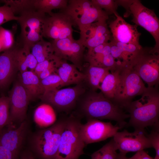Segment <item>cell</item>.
Returning a JSON list of instances; mask_svg holds the SVG:
<instances>
[{
    "mask_svg": "<svg viewBox=\"0 0 159 159\" xmlns=\"http://www.w3.org/2000/svg\"><path fill=\"white\" fill-rule=\"evenodd\" d=\"M21 46L19 47L16 54L18 70L21 73L28 71L29 68L34 72L38 63L37 61L31 53L30 49Z\"/></svg>",
    "mask_w": 159,
    "mask_h": 159,
    "instance_id": "484cf974",
    "label": "cell"
},
{
    "mask_svg": "<svg viewBox=\"0 0 159 159\" xmlns=\"http://www.w3.org/2000/svg\"><path fill=\"white\" fill-rule=\"evenodd\" d=\"M120 153L127 154L152 148L144 130H135L130 132L126 130L117 132L113 137Z\"/></svg>",
    "mask_w": 159,
    "mask_h": 159,
    "instance_id": "2e32d148",
    "label": "cell"
},
{
    "mask_svg": "<svg viewBox=\"0 0 159 159\" xmlns=\"http://www.w3.org/2000/svg\"><path fill=\"white\" fill-rule=\"evenodd\" d=\"M40 81L45 92L58 89L62 87V83L61 80L57 73L52 74L45 78L40 80Z\"/></svg>",
    "mask_w": 159,
    "mask_h": 159,
    "instance_id": "d6a6232c",
    "label": "cell"
},
{
    "mask_svg": "<svg viewBox=\"0 0 159 159\" xmlns=\"http://www.w3.org/2000/svg\"><path fill=\"white\" fill-rule=\"evenodd\" d=\"M139 99L132 101L126 110L130 119L126 126L144 130L151 126L159 127L158 86L146 87Z\"/></svg>",
    "mask_w": 159,
    "mask_h": 159,
    "instance_id": "6da1fadb",
    "label": "cell"
},
{
    "mask_svg": "<svg viewBox=\"0 0 159 159\" xmlns=\"http://www.w3.org/2000/svg\"><path fill=\"white\" fill-rule=\"evenodd\" d=\"M152 147L155 149L156 153L154 159H159V127H153L150 133L147 134Z\"/></svg>",
    "mask_w": 159,
    "mask_h": 159,
    "instance_id": "d590c367",
    "label": "cell"
},
{
    "mask_svg": "<svg viewBox=\"0 0 159 159\" xmlns=\"http://www.w3.org/2000/svg\"><path fill=\"white\" fill-rule=\"evenodd\" d=\"M123 66L118 65L112 69L105 77L100 90L105 97L112 102L115 92L119 83L121 74Z\"/></svg>",
    "mask_w": 159,
    "mask_h": 159,
    "instance_id": "603a6c76",
    "label": "cell"
},
{
    "mask_svg": "<svg viewBox=\"0 0 159 159\" xmlns=\"http://www.w3.org/2000/svg\"><path fill=\"white\" fill-rule=\"evenodd\" d=\"M85 90L81 83L72 87L45 91L39 97L59 111H67L75 106L80 97Z\"/></svg>",
    "mask_w": 159,
    "mask_h": 159,
    "instance_id": "8fae6325",
    "label": "cell"
},
{
    "mask_svg": "<svg viewBox=\"0 0 159 159\" xmlns=\"http://www.w3.org/2000/svg\"><path fill=\"white\" fill-rule=\"evenodd\" d=\"M112 69L94 66L89 65L85 74V80L90 87L91 90L96 91L100 89V83L105 76Z\"/></svg>",
    "mask_w": 159,
    "mask_h": 159,
    "instance_id": "d4e9b609",
    "label": "cell"
},
{
    "mask_svg": "<svg viewBox=\"0 0 159 159\" xmlns=\"http://www.w3.org/2000/svg\"><path fill=\"white\" fill-rule=\"evenodd\" d=\"M92 3L99 8L104 11L109 16L117 13L118 5L116 0H91Z\"/></svg>",
    "mask_w": 159,
    "mask_h": 159,
    "instance_id": "836d02e7",
    "label": "cell"
},
{
    "mask_svg": "<svg viewBox=\"0 0 159 159\" xmlns=\"http://www.w3.org/2000/svg\"><path fill=\"white\" fill-rule=\"evenodd\" d=\"M139 159H154L143 150L137 152Z\"/></svg>",
    "mask_w": 159,
    "mask_h": 159,
    "instance_id": "b9f144b4",
    "label": "cell"
},
{
    "mask_svg": "<svg viewBox=\"0 0 159 159\" xmlns=\"http://www.w3.org/2000/svg\"><path fill=\"white\" fill-rule=\"evenodd\" d=\"M19 80L28 93L31 100L42 95L45 90L37 75L32 71L20 73Z\"/></svg>",
    "mask_w": 159,
    "mask_h": 159,
    "instance_id": "7402d4cb",
    "label": "cell"
},
{
    "mask_svg": "<svg viewBox=\"0 0 159 159\" xmlns=\"http://www.w3.org/2000/svg\"><path fill=\"white\" fill-rule=\"evenodd\" d=\"M80 109L88 119L113 120L122 128L126 126L125 120L130 117L123 108L105 97L101 92L91 90L82 101Z\"/></svg>",
    "mask_w": 159,
    "mask_h": 159,
    "instance_id": "3957f363",
    "label": "cell"
},
{
    "mask_svg": "<svg viewBox=\"0 0 159 159\" xmlns=\"http://www.w3.org/2000/svg\"><path fill=\"white\" fill-rule=\"evenodd\" d=\"M10 124L9 99L8 97L2 96L0 97V133Z\"/></svg>",
    "mask_w": 159,
    "mask_h": 159,
    "instance_id": "1f68e13d",
    "label": "cell"
},
{
    "mask_svg": "<svg viewBox=\"0 0 159 159\" xmlns=\"http://www.w3.org/2000/svg\"><path fill=\"white\" fill-rule=\"evenodd\" d=\"M45 14L37 11L25 13L17 21L21 28L20 39L22 46L31 49L43 39V26Z\"/></svg>",
    "mask_w": 159,
    "mask_h": 159,
    "instance_id": "9c48e42d",
    "label": "cell"
},
{
    "mask_svg": "<svg viewBox=\"0 0 159 159\" xmlns=\"http://www.w3.org/2000/svg\"><path fill=\"white\" fill-rule=\"evenodd\" d=\"M18 19L19 16H15L8 6H0V26L8 21Z\"/></svg>",
    "mask_w": 159,
    "mask_h": 159,
    "instance_id": "e575fe53",
    "label": "cell"
},
{
    "mask_svg": "<svg viewBox=\"0 0 159 159\" xmlns=\"http://www.w3.org/2000/svg\"><path fill=\"white\" fill-rule=\"evenodd\" d=\"M127 159H139L138 156L137 154L136 153L132 157L128 158Z\"/></svg>",
    "mask_w": 159,
    "mask_h": 159,
    "instance_id": "f6af8a7d",
    "label": "cell"
},
{
    "mask_svg": "<svg viewBox=\"0 0 159 159\" xmlns=\"http://www.w3.org/2000/svg\"><path fill=\"white\" fill-rule=\"evenodd\" d=\"M8 6L13 13L20 16L23 14L36 11L35 7V0H5L0 1Z\"/></svg>",
    "mask_w": 159,
    "mask_h": 159,
    "instance_id": "f546056e",
    "label": "cell"
},
{
    "mask_svg": "<svg viewBox=\"0 0 159 159\" xmlns=\"http://www.w3.org/2000/svg\"><path fill=\"white\" fill-rule=\"evenodd\" d=\"M30 51L38 63L49 59L54 54L51 42L47 41L43 39L33 45Z\"/></svg>",
    "mask_w": 159,
    "mask_h": 159,
    "instance_id": "4316f807",
    "label": "cell"
},
{
    "mask_svg": "<svg viewBox=\"0 0 159 159\" xmlns=\"http://www.w3.org/2000/svg\"><path fill=\"white\" fill-rule=\"evenodd\" d=\"M66 120L60 118L48 127L31 132L27 148L37 159H55Z\"/></svg>",
    "mask_w": 159,
    "mask_h": 159,
    "instance_id": "7a4b0ae2",
    "label": "cell"
},
{
    "mask_svg": "<svg viewBox=\"0 0 159 159\" xmlns=\"http://www.w3.org/2000/svg\"><path fill=\"white\" fill-rule=\"evenodd\" d=\"M76 24L71 16L64 10L46 16L43 26V37L54 40L73 38L72 26Z\"/></svg>",
    "mask_w": 159,
    "mask_h": 159,
    "instance_id": "30bf717a",
    "label": "cell"
},
{
    "mask_svg": "<svg viewBox=\"0 0 159 159\" xmlns=\"http://www.w3.org/2000/svg\"><path fill=\"white\" fill-rule=\"evenodd\" d=\"M106 21H100L92 25L89 34L82 43L88 49L109 42L112 39L111 33Z\"/></svg>",
    "mask_w": 159,
    "mask_h": 159,
    "instance_id": "44dd1931",
    "label": "cell"
},
{
    "mask_svg": "<svg viewBox=\"0 0 159 159\" xmlns=\"http://www.w3.org/2000/svg\"><path fill=\"white\" fill-rule=\"evenodd\" d=\"M0 35L4 51L13 46V38L10 31L2 27H0Z\"/></svg>",
    "mask_w": 159,
    "mask_h": 159,
    "instance_id": "8d00e7d4",
    "label": "cell"
},
{
    "mask_svg": "<svg viewBox=\"0 0 159 159\" xmlns=\"http://www.w3.org/2000/svg\"><path fill=\"white\" fill-rule=\"evenodd\" d=\"M35 119L44 127L51 125L56 121V115L53 107L45 103L39 106L36 110L34 114Z\"/></svg>",
    "mask_w": 159,
    "mask_h": 159,
    "instance_id": "83f0119b",
    "label": "cell"
},
{
    "mask_svg": "<svg viewBox=\"0 0 159 159\" xmlns=\"http://www.w3.org/2000/svg\"><path fill=\"white\" fill-rule=\"evenodd\" d=\"M109 42L111 54L117 65L124 67L128 66L143 48L141 46L117 42L112 38Z\"/></svg>",
    "mask_w": 159,
    "mask_h": 159,
    "instance_id": "ffe728a7",
    "label": "cell"
},
{
    "mask_svg": "<svg viewBox=\"0 0 159 159\" xmlns=\"http://www.w3.org/2000/svg\"><path fill=\"white\" fill-rule=\"evenodd\" d=\"M10 105V124H20L27 119L26 112L31 99L19 80L16 82L8 97Z\"/></svg>",
    "mask_w": 159,
    "mask_h": 159,
    "instance_id": "9a60e30c",
    "label": "cell"
},
{
    "mask_svg": "<svg viewBox=\"0 0 159 159\" xmlns=\"http://www.w3.org/2000/svg\"><path fill=\"white\" fill-rule=\"evenodd\" d=\"M146 88L134 71L128 67H123L112 102L126 110L133 99L141 95Z\"/></svg>",
    "mask_w": 159,
    "mask_h": 159,
    "instance_id": "52a82bcc",
    "label": "cell"
},
{
    "mask_svg": "<svg viewBox=\"0 0 159 159\" xmlns=\"http://www.w3.org/2000/svg\"><path fill=\"white\" fill-rule=\"evenodd\" d=\"M18 159H37L27 148L24 149L19 154Z\"/></svg>",
    "mask_w": 159,
    "mask_h": 159,
    "instance_id": "60d3db41",
    "label": "cell"
},
{
    "mask_svg": "<svg viewBox=\"0 0 159 159\" xmlns=\"http://www.w3.org/2000/svg\"><path fill=\"white\" fill-rule=\"evenodd\" d=\"M54 59L56 72L61 80L62 87L73 84H80L85 80V73L78 70L75 65L69 63L67 61L61 59L54 55Z\"/></svg>",
    "mask_w": 159,
    "mask_h": 159,
    "instance_id": "d6986e66",
    "label": "cell"
},
{
    "mask_svg": "<svg viewBox=\"0 0 159 159\" xmlns=\"http://www.w3.org/2000/svg\"><path fill=\"white\" fill-rule=\"evenodd\" d=\"M111 54V46L109 42L88 49L85 55L84 59L89 65L104 67L107 56Z\"/></svg>",
    "mask_w": 159,
    "mask_h": 159,
    "instance_id": "cb8c5ba5",
    "label": "cell"
},
{
    "mask_svg": "<svg viewBox=\"0 0 159 159\" xmlns=\"http://www.w3.org/2000/svg\"><path fill=\"white\" fill-rule=\"evenodd\" d=\"M68 1L67 0H35V7L37 11L50 15L53 13L52 11L53 9H65Z\"/></svg>",
    "mask_w": 159,
    "mask_h": 159,
    "instance_id": "f1b7e54d",
    "label": "cell"
},
{
    "mask_svg": "<svg viewBox=\"0 0 159 159\" xmlns=\"http://www.w3.org/2000/svg\"><path fill=\"white\" fill-rule=\"evenodd\" d=\"M55 64V61L53 54L49 59L38 63L34 72L38 75L43 71Z\"/></svg>",
    "mask_w": 159,
    "mask_h": 159,
    "instance_id": "74e56055",
    "label": "cell"
},
{
    "mask_svg": "<svg viewBox=\"0 0 159 159\" xmlns=\"http://www.w3.org/2000/svg\"><path fill=\"white\" fill-rule=\"evenodd\" d=\"M31 132L30 122L27 119L21 123L18 127L8 125L0 133V144L18 158L24 149Z\"/></svg>",
    "mask_w": 159,
    "mask_h": 159,
    "instance_id": "7c38bea8",
    "label": "cell"
},
{
    "mask_svg": "<svg viewBox=\"0 0 159 159\" xmlns=\"http://www.w3.org/2000/svg\"><path fill=\"white\" fill-rule=\"evenodd\" d=\"M17 46H13L0 54V89L8 86L18 70L16 59Z\"/></svg>",
    "mask_w": 159,
    "mask_h": 159,
    "instance_id": "ac0fdd59",
    "label": "cell"
},
{
    "mask_svg": "<svg viewBox=\"0 0 159 159\" xmlns=\"http://www.w3.org/2000/svg\"><path fill=\"white\" fill-rule=\"evenodd\" d=\"M80 119L74 116L66 118L55 159H79L84 154L85 145L80 132Z\"/></svg>",
    "mask_w": 159,
    "mask_h": 159,
    "instance_id": "8992f818",
    "label": "cell"
},
{
    "mask_svg": "<svg viewBox=\"0 0 159 159\" xmlns=\"http://www.w3.org/2000/svg\"><path fill=\"white\" fill-rule=\"evenodd\" d=\"M54 54L57 57L71 62L80 71L83 69L86 47L79 39L68 38L51 42Z\"/></svg>",
    "mask_w": 159,
    "mask_h": 159,
    "instance_id": "5bb4252c",
    "label": "cell"
},
{
    "mask_svg": "<svg viewBox=\"0 0 159 159\" xmlns=\"http://www.w3.org/2000/svg\"><path fill=\"white\" fill-rule=\"evenodd\" d=\"M64 10L70 15L80 30L79 39L83 43L87 38L92 25L102 20L107 21L109 16L94 5L91 0H69Z\"/></svg>",
    "mask_w": 159,
    "mask_h": 159,
    "instance_id": "277c9868",
    "label": "cell"
},
{
    "mask_svg": "<svg viewBox=\"0 0 159 159\" xmlns=\"http://www.w3.org/2000/svg\"><path fill=\"white\" fill-rule=\"evenodd\" d=\"M118 150L117 145L113 140L109 142L91 155V159H117Z\"/></svg>",
    "mask_w": 159,
    "mask_h": 159,
    "instance_id": "4dcf8cb0",
    "label": "cell"
},
{
    "mask_svg": "<svg viewBox=\"0 0 159 159\" xmlns=\"http://www.w3.org/2000/svg\"><path fill=\"white\" fill-rule=\"evenodd\" d=\"M126 154L120 153L118 154L117 159H127V158L126 156Z\"/></svg>",
    "mask_w": 159,
    "mask_h": 159,
    "instance_id": "7bdbcfd3",
    "label": "cell"
},
{
    "mask_svg": "<svg viewBox=\"0 0 159 159\" xmlns=\"http://www.w3.org/2000/svg\"><path fill=\"white\" fill-rule=\"evenodd\" d=\"M2 51L4 52L2 40L0 36V52Z\"/></svg>",
    "mask_w": 159,
    "mask_h": 159,
    "instance_id": "ee69618b",
    "label": "cell"
},
{
    "mask_svg": "<svg viewBox=\"0 0 159 159\" xmlns=\"http://www.w3.org/2000/svg\"><path fill=\"white\" fill-rule=\"evenodd\" d=\"M152 48H142L127 66L146 82L148 87L158 86L159 53Z\"/></svg>",
    "mask_w": 159,
    "mask_h": 159,
    "instance_id": "ba28073f",
    "label": "cell"
},
{
    "mask_svg": "<svg viewBox=\"0 0 159 159\" xmlns=\"http://www.w3.org/2000/svg\"><path fill=\"white\" fill-rule=\"evenodd\" d=\"M56 68L55 64L48 68L46 70L43 71L39 74L37 76L40 80H42L51 74L56 72Z\"/></svg>",
    "mask_w": 159,
    "mask_h": 159,
    "instance_id": "ab89813d",
    "label": "cell"
},
{
    "mask_svg": "<svg viewBox=\"0 0 159 159\" xmlns=\"http://www.w3.org/2000/svg\"><path fill=\"white\" fill-rule=\"evenodd\" d=\"M114 15L115 18L108 26L112 38L117 42L141 46L139 41L141 34L137 30L138 26L128 23L117 13Z\"/></svg>",
    "mask_w": 159,
    "mask_h": 159,
    "instance_id": "e0dca14e",
    "label": "cell"
},
{
    "mask_svg": "<svg viewBox=\"0 0 159 159\" xmlns=\"http://www.w3.org/2000/svg\"><path fill=\"white\" fill-rule=\"evenodd\" d=\"M18 158L9 150L0 144V159H18Z\"/></svg>",
    "mask_w": 159,
    "mask_h": 159,
    "instance_id": "f35d334b",
    "label": "cell"
},
{
    "mask_svg": "<svg viewBox=\"0 0 159 159\" xmlns=\"http://www.w3.org/2000/svg\"><path fill=\"white\" fill-rule=\"evenodd\" d=\"M122 127L118 125H113L96 119H89L80 129L81 138L85 145L104 140L113 137Z\"/></svg>",
    "mask_w": 159,
    "mask_h": 159,
    "instance_id": "4fadbf2b",
    "label": "cell"
},
{
    "mask_svg": "<svg viewBox=\"0 0 159 159\" xmlns=\"http://www.w3.org/2000/svg\"><path fill=\"white\" fill-rule=\"evenodd\" d=\"M125 9L124 17L131 16L132 21L148 32L155 42L152 49L159 52V20L154 11L143 5L138 0H116Z\"/></svg>",
    "mask_w": 159,
    "mask_h": 159,
    "instance_id": "5b68a950",
    "label": "cell"
}]
</instances>
